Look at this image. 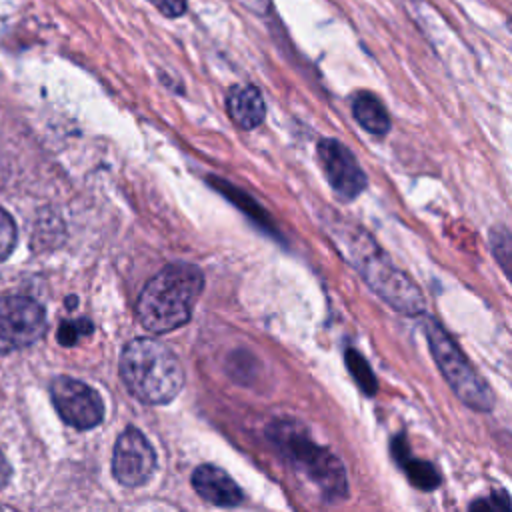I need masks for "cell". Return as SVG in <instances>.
Segmentation results:
<instances>
[{
  "instance_id": "obj_14",
  "label": "cell",
  "mask_w": 512,
  "mask_h": 512,
  "mask_svg": "<svg viewBox=\"0 0 512 512\" xmlns=\"http://www.w3.org/2000/svg\"><path fill=\"white\" fill-rule=\"evenodd\" d=\"M488 244L494 260L512 284V232L504 226H494L488 234Z\"/></svg>"
},
{
  "instance_id": "obj_16",
  "label": "cell",
  "mask_w": 512,
  "mask_h": 512,
  "mask_svg": "<svg viewBox=\"0 0 512 512\" xmlns=\"http://www.w3.org/2000/svg\"><path fill=\"white\" fill-rule=\"evenodd\" d=\"M468 512H512V502L506 492H492L490 496L476 498Z\"/></svg>"
},
{
  "instance_id": "obj_17",
  "label": "cell",
  "mask_w": 512,
  "mask_h": 512,
  "mask_svg": "<svg viewBox=\"0 0 512 512\" xmlns=\"http://www.w3.org/2000/svg\"><path fill=\"white\" fill-rule=\"evenodd\" d=\"M16 224L12 216L0 206V262L6 260L16 246Z\"/></svg>"
},
{
  "instance_id": "obj_5",
  "label": "cell",
  "mask_w": 512,
  "mask_h": 512,
  "mask_svg": "<svg viewBox=\"0 0 512 512\" xmlns=\"http://www.w3.org/2000/svg\"><path fill=\"white\" fill-rule=\"evenodd\" d=\"M422 328L430 354L458 400L476 412H490L494 408V394L486 380L464 356L456 340L444 330V326L436 318L428 316Z\"/></svg>"
},
{
  "instance_id": "obj_4",
  "label": "cell",
  "mask_w": 512,
  "mask_h": 512,
  "mask_svg": "<svg viewBox=\"0 0 512 512\" xmlns=\"http://www.w3.org/2000/svg\"><path fill=\"white\" fill-rule=\"evenodd\" d=\"M272 436L286 460L314 482L326 498L334 500L348 494V476L340 458L316 444L302 428L292 422H278Z\"/></svg>"
},
{
  "instance_id": "obj_12",
  "label": "cell",
  "mask_w": 512,
  "mask_h": 512,
  "mask_svg": "<svg viewBox=\"0 0 512 512\" xmlns=\"http://www.w3.org/2000/svg\"><path fill=\"white\" fill-rule=\"evenodd\" d=\"M352 116L366 132H370L374 136H386L392 128L390 114H388L384 102L368 90H360L354 94Z\"/></svg>"
},
{
  "instance_id": "obj_11",
  "label": "cell",
  "mask_w": 512,
  "mask_h": 512,
  "mask_svg": "<svg viewBox=\"0 0 512 512\" xmlns=\"http://www.w3.org/2000/svg\"><path fill=\"white\" fill-rule=\"evenodd\" d=\"M226 112L236 126L252 130L262 124L266 116V104L258 88L234 86L226 96Z\"/></svg>"
},
{
  "instance_id": "obj_21",
  "label": "cell",
  "mask_w": 512,
  "mask_h": 512,
  "mask_svg": "<svg viewBox=\"0 0 512 512\" xmlns=\"http://www.w3.org/2000/svg\"><path fill=\"white\" fill-rule=\"evenodd\" d=\"M0 512H4V510H2V508H0Z\"/></svg>"
},
{
  "instance_id": "obj_19",
  "label": "cell",
  "mask_w": 512,
  "mask_h": 512,
  "mask_svg": "<svg viewBox=\"0 0 512 512\" xmlns=\"http://www.w3.org/2000/svg\"><path fill=\"white\" fill-rule=\"evenodd\" d=\"M164 16L178 18L186 10V0H150Z\"/></svg>"
},
{
  "instance_id": "obj_20",
  "label": "cell",
  "mask_w": 512,
  "mask_h": 512,
  "mask_svg": "<svg viewBox=\"0 0 512 512\" xmlns=\"http://www.w3.org/2000/svg\"><path fill=\"white\" fill-rule=\"evenodd\" d=\"M238 4H242L246 10L256 12V14H264L268 8V0H236Z\"/></svg>"
},
{
  "instance_id": "obj_10",
  "label": "cell",
  "mask_w": 512,
  "mask_h": 512,
  "mask_svg": "<svg viewBox=\"0 0 512 512\" xmlns=\"http://www.w3.org/2000/svg\"><path fill=\"white\" fill-rule=\"evenodd\" d=\"M192 486L206 502L232 508L242 502L240 486L218 466L202 464L192 472Z\"/></svg>"
},
{
  "instance_id": "obj_6",
  "label": "cell",
  "mask_w": 512,
  "mask_h": 512,
  "mask_svg": "<svg viewBox=\"0 0 512 512\" xmlns=\"http://www.w3.org/2000/svg\"><path fill=\"white\" fill-rule=\"evenodd\" d=\"M46 332L44 308L28 296H0V354L26 348Z\"/></svg>"
},
{
  "instance_id": "obj_3",
  "label": "cell",
  "mask_w": 512,
  "mask_h": 512,
  "mask_svg": "<svg viewBox=\"0 0 512 512\" xmlns=\"http://www.w3.org/2000/svg\"><path fill=\"white\" fill-rule=\"evenodd\" d=\"M120 376L130 394L144 404H166L184 386L178 356L156 338H136L124 346Z\"/></svg>"
},
{
  "instance_id": "obj_2",
  "label": "cell",
  "mask_w": 512,
  "mask_h": 512,
  "mask_svg": "<svg viewBox=\"0 0 512 512\" xmlns=\"http://www.w3.org/2000/svg\"><path fill=\"white\" fill-rule=\"evenodd\" d=\"M204 288V274L188 262L164 266L142 288L136 302L140 324L152 334L172 332L184 326Z\"/></svg>"
},
{
  "instance_id": "obj_9",
  "label": "cell",
  "mask_w": 512,
  "mask_h": 512,
  "mask_svg": "<svg viewBox=\"0 0 512 512\" xmlns=\"http://www.w3.org/2000/svg\"><path fill=\"white\" fill-rule=\"evenodd\" d=\"M156 466V456L146 436L136 428H126L114 446L112 474L124 486L144 484Z\"/></svg>"
},
{
  "instance_id": "obj_18",
  "label": "cell",
  "mask_w": 512,
  "mask_h": 512,
  "mask_svg": "<svg viewBox=\"0 0 512 512\" xmlns=\"http://www.w3.org/2000/svg\"><path fill=\"white\" fill-rule=\"evenodd\" d=\"M88 332H90V322H86L84 318L74 320V322H64L60 328V342L74 344L80 334H88Z\"/></svg>"
},
{
  "instance_id": "obj_1",
  "label": "cell",
  "mask_w": 512,
  "mask_h": 512,
  "mask_svg": "<svg viewBox=\"0 0 512 512\" xmlns=\"http://www.w3.org/2000/svg\"><path fill=\"white\" fill-rule=\"evenodd\" d=\"M324 230L342 258L392 310L414 318L426 312V300L420 286L392 262L370 232L338 212H328V216H324Z\"/></svg>"
},
{
  "instance_id": "obj_7",
  "label": "cell",
  "mask_w": 512,
  "mask_h": 512,
  "mask_svg": "<svg viewBox=\"0 0 512 512\" xmlns=\"http://www.w3.org/2000/svg\"><path fill=\"white\" fill-rule=\"evenodd\" d=\"M50 394L60 418L78 430L94 428L104 418V404L98 392L76 378L56 376L50 384Z\"/></svg>"
},
{
  "instance_id": "obj_13",
  "label": "cell",
  "mask_w": 512,
  "mask_h": 512,
  "mask_svg": "<svg viewBox=\"0 0 512 512\" xmlns=\"http://www.w3.org/2000/svg\"><path fill=\"white\" fill-rule=\"evenodd\" d=\"M392 452L396 456L398 466L404 470V474L408 476L412 486H416L420 490H426V492L440 486L442 478H440V472L436 470V466L426 462V460L412 458L410 450H408V444H406V438L402 434L394 438Z\"/></svg>"
},
{
  "instance_id": "obj_8",
  "label": "cell",
  "mask_w": 512,
  "mask_h": 512,
  "mask_svg": "<svg viewBox=\"0 0 512 512\" xmlns=\"http://www.w3.org/2000/svg\"><path fill=\"white\" fill-rule=\"evenodd\" d=\"M316 152L322 172L340 200L350 202L366 190L368 176L348 146L334 138H322Z\"/></svg>"
},
{
  "instance_id": "obj_15",
  "label": "cell",
  "mask_w": 512,
  "mask_h": 512,
  "mask_svg": "<svg viewBox=\"0 0 512 512\" xmlns=\"http://www.w3.org/2000/svg\"><path fill=\"white\" fill-rule=\"evenodd\" d=\"M344 360H346V366L352 374V378L356 380V384L360 386V390L368 396H374L378 392V380L368 364V360L354 348H348L346 354H344Z\"/></svg>"
}]
</instances>
